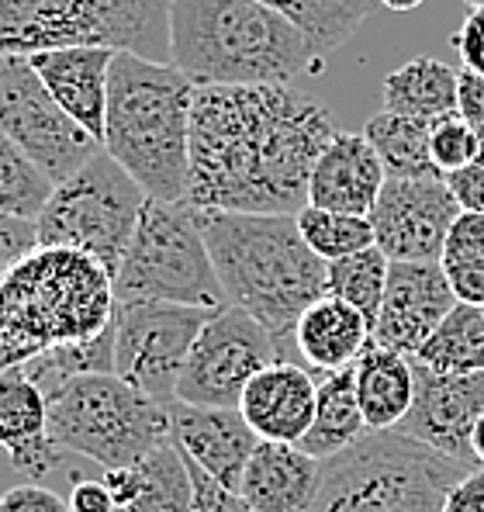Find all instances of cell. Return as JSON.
<instances>
[{"instance_id":"cell-1","label":"cell","mask_w":484,"mask_h":512,"mask_svg":"<svg viewBox=\"0 0 484 512\" xmlns=\"http://www.w3.org/2000/svg\"><path fill=\"white\" fill-rule=\"evenodd\" d=\"M332 111L291 84L198 87L187 205L204 212L298 215Z\"/></svg>"},{"instance_id":"cell-2","label":"cell","mask_w":484,"mask_h":512,"mask_svg":"<svg viewBox=\"0 0 484 512\" xmlns=\"http://www.w3.org/2000/svg\"><path fill=\"white\" fill-rule=\"evenodd\" d=\"M198 225L229 305L246 308L287 350L301 312L329 295V263L305 243L298 218L198 208Z\"/></svg>"},{"instance_id":"cell-3","label":"cell","mask_w":484,"mask_h":512,"mask_svg":"<svg viewBox=\"0 0 484 512\" xmlns=\"http://www.w3.org/2000/svg\"><path fill=\"white\" fill-rule=\"evenodd\" d=\"M319 59L312 39L260 0L170 4V66L194 87L291 84Z\"/></svg>"},{"instance_id":"cell-4","label":"cell","mask_w":484,"mask_h":512,"mask_svg":"<svg viewBox=\"0 0 484 512\" xmlns=\"http://www.w3.org/2000/svg\"><path fill=\"white\" fill-rule=\"evenodd\" d=\"M194 90L177 66L115 52L101 146L156 201H187Z\"/></svg>"},{"instance_id":"cell-5","label":"cell","mask_w":484,"mask_h":512,"mask_svg":"<svg viewBox=\"0 0 484 512\" xmlns=\"http://www.w3.org/2000/svg\"><path fill=\"white\" fill-rule=\"evenodd\" d=\"M118 315L115 277L101 260L63 246H39L0 281V336L39 357L52 346L87 343Z\"/></svg>"},{"instance_id":"cell-6","label":"cell","mask_w":484,"mask_h":512,"mask_svg":"<svg viewBox=\"0 0 484 512\" xmlns=\"http://www.w3.org/2000/svg\"><path fill=\"white\" fill-rule=\"evenodd\" d=\"M474 468L388 429L322 461V488L305 512H440L443 499Z\"/></svg>"},{"instance_id":"cell-7","label":"cell","mask_w":484,"mask_h":512,"mask_svg":"<svg viewBox=\"0 0 484 512\" xmlns=\"http://www.w3.org/2000/svg\"><path fill=\"white\" fill-rule=\"evenodd\" d=\"M173 0H0V56L108 45L170 63Z\"/></svg>"},{"instance_id":"cell-8","label":"cell","mask_w":484,"mask_h":512,"mask_svg":"<svg viewBox=\"0 0 484 512\" xmlns=\"http://www.w3.org/2000/svg\"><path fill=\"white\" fill-rule=\"evenodd\" d=\"M49 440L108 468H135L170 440V409L118 374H80L49 395Z\"/></svg>"},{"instance_id":"cell-9","label":"cell","mask_w":484,"mask_h":512,"mask_svg":"<svg viewBox=\"0 0 484 512\" xmlns=\"http://www.w3.org/2000/svg\"><path fill=\"white\" fill-rule=\"evenodd\" d=\"M118 301H170L225 308L229 298L201 236L198 208L187 201L146 198L135 236L115 274Z\"/></svg>"},{"instance_id":"cell-10","label":"cell","mask_w":484,"mask_h":512,"mask_svg":"<svg viewBox=\"0 0 484 512\" xmlns=\"http://www.w3.org/2000/svg\"><path fill=\"white\" fill-rule=\"evenodd\" d=\"M149 194L111 153H97L73 177L59 180L49 205L35 218L39 246L90 253L115 277Z\"/></svg>"},{"instance_id":"cell-11","label":"cell","mask_w":484,"mask_h":512,"mask_svg":"<svg viewBox=\"0 0 484 512\" xmlns=\"http://www.w3.org/2000/svg\"><path fill=\"white\" fill-rule=\"evenodd\" d=\"M0 132L52 184L73 177L104 149L87 128L59 108L28 56H0Z\"/></svg>"},{"instance_id":"cell-12","label":"cell","mask_w":484,"mask_h":512,"mask_svg":"<svg viewBox=\"0 0 484 512\" xmlns=\"http://www.w3.org/2000/svg\"><path fill=\"white\" fill-rule=\"evenodd\" d=\"M215 312L170 301H118L115 374L170 409L191 346Z\"/></svg>"},{"instance_id":"cell-13","label":"cell","mask_w":484,"mask_h":512,"mask_svg":"<svg viewBox=\"0 0 484 512\" xmlns=\"http://www.w3.org/2000/svg\"><path fill=\"white\" fill-rule=\"evenodd\" d=\"M287 360V350L246 308L225 305L204 322L177 384V402L239 409L246 384L263 367Z\"/></svg>"},{"instance_id":"cell-14","label":"cell","mask_w":484,"mask_h":512,"mask_svg":"<svg viewBox=\"0 0 484 512\" xmlns=\"http://www.w3.org/2000/svg\"><path fill=\"white\" fill-rule=\"evenodd\" d=\"M464 208L443 173L433 177H388L370 208L374 246L388 260H440L453 218Z\"/></svg>"},{"instance_id":"cell-15","label":"cell","mask_w":484,"mask_h":512,"mask_svg":"<svg viewBox=\"0 0 484 512\" xmlns=\"http://www.w3.org/2000/svg\"><path fill=\"white\" fill-rule=\"evenodd\" d=\"M415 360V357H412ZM484 412V374H440L415 360V402L398 433L440 450L450 461L481 471L471 450L474 423Z\"/></svg>"},{"instance_id":"cell-16","label":"cell","mask_w":484,"mask_h":512,"mask_svg":"<svg viewBox=\"0 0 484 512\" xmlns=\"http://www.w3.org/2000/svg\"><path fill=\"white\" fill-rule=\"evenodd\" d=\"M457 295L440 260H391L388 288L374 322V343L415 357L436 326L453 312Z\"/></svg>"},{"instance_id":"cell-17","label":"cell","mask_w":484,"mask_h":512,"mask_svg":"<svg viewBox=\"0 0 484 512\" xmlns=\"http://www.w3.org/2000/svg\"><path fill=\"white\" fill-rule=\"evenodd\" d=\"M170 436L187 461H194L204 474L236 488L260 436L242 419L239 409H215V405H170Z\"/></svg>"},{"instance_id":"cell-18","label":"cell","mask_w":484,"mask_h":512,"mask_svg":"<svg viewBox=\"0 0 484 512\" xmlns=\"http://www.w3.org/2000/svg\"><path fill=\"white\" fill-rule=\"evenodd\" d=\"M39 80L49 87L56 104L87 128L97 142H104V118H108V87L115 49L108 45H66L28 56Z\"/></svg>"},{"instance_id":"cell-19","label":"cell","mask_w":484,"mask_h":512,"mask_svg":"<svg viewBox=\"0 0 484 512\" xmlns=\"http://www.w3.org/2000/svg\"><path fill=\"white\" fill-rule=\"evenodd\" d=\"M319 378L305 364L277 360L246 384L239 412L260 440L301 443L315 419Z\"/></svg>"},{"instance_id":"cell-20","label":"cell","mask_w":484,"mask_h":512,"mask_svg":"<svg viewBox=\"0 0 484 512\" xmlns=\"http://www.w3.org/2000/svg\"><path fill=\"white\" fill-rule=\"evenodd\" d=\"M388 170L367 142V135L336 132L322 146L308 177V205L346 215H370Z\"/></svg>"},{"instance_id":"cell-21","label":"cell","mask_w":484,"mask_h":512,"mask_svg":"<svg viewBox=\"0 0 484 512\" xmlns=\"http://www.w3.org/2000/svg\"><path fill=\"white\" fill-rule=\"evenodd\" d=\"M0 450L25 478H45L63 457L49 440V398L25 367L0 374Z\"/></svg>"},{"instance_id":"cell-22","label":"cell","mask_w":484,"mask_h":512,"mask_svg":"<svg viewBox=\"0 0 484 512\" xmlns=\"http://www.w3.org/2000/svg\"><path fill=\"white\" fill-rule=\"evenodd\" d=\"M322 488V461L298 443L260 440L239 481V495L256 512H305Z\"/></svg>"},{"instance_id":"cell-23","label":"cell","mask_w":484,"mask_h":512,"mask_svg":"<svg viewBox=\"0 0 484 512\" xmlns=\"http://www.w3.org/2000/svg\"><path fill=\"white\" fill-rule=\"evenodd\" d=\"M370 340H374V329L357 308L339 301L336 295H322L301 312L291 333V350L315 378H325V374L357 364Z\"/></svg>"},{"instance_id":"cell-24","label":"cell","mask_w":484,"mask_h":512,"mask_svg":"<svg viewBox=\"0 0 484 512\" xmlns=\"http://www.w3.org/2000/svg\"><path fill=\"white\" fill-rule=\"evenodd\" d=\"M357 378V398L370 433L398 429L415 402V360L388 346L370 340L360 360L353 364Z\"/></svg>"},{"instance_id":"cell-25","label":"cell","mask_w":484,"mask_h":512,"mask_svg":"<svg viewBox=\"0 0 484 512\" xmlns=\"http://www.w3.org/2000/svg\"><path fill=\"white\" fill-rule=\"evenodd\" d=\"M367 433H370V426L360 409L353 367H343V371L319 378L312 429H308L298 447L305 450V454H312L315 461H332L336 454L350 450L353 443H360Z\"/></svg>"},{"instance_id":"cell-26","label":"cell","mask_w":484,"mask_h":512,"mask_svg":"<svg viewBox=\"0 0 484 512\" xmlns=\"http://www.w3.org/2000/svg\"><path fill=\"white\" fill-rule=\"evenodd\" d=\"M384 111L436 122L457 111V73L433 56H415L384 77Z\"/></svg>"},{"instance_id":"cell-27","label":"cell","mask_w":484,"mask_h":512,"mask_svg":"<svg viewBox=\"0 0 484 512\" xmlns=\"http://www.w3.org/2000/svg\"><path fill=\"white\" fill-rule=\"evenodd\" d=\"M415 360L440 374H484V312L457 301L453 312L422 343Z\"/></svg>"},{"instance_id":"cell-28","label":"cell","mask_w":484,"mask_h":512,"mask_svg":"<svg viewBox=\"0 0 484 512\" xmlns=\"http://www.w3.org/2000/svg\"><path fill=\"white\" fill-rule=\"evenodd\" d=\"M429 132H433V122L405 118L395 111H377L363 128L388 177H433V173H440L433 153H429Z\"/></svg>"},{"instance_id":"cell-29","label":"cell","mask_w":484,"mask_h":512,"mask_svg":"<svg viewBox=\"0 0 484 512\" xmlns=\"http://www.w3.org/2000/svg\"><path fill=\"white\" fill-rule=\"evenodd\" d=\"M139 495L125 512H194V478L184 450L163 440L146 461L135 464Z\"/></svg>"},{"instance_id":"cell-30","label":"cell","mask_w":484,"mask_h":512,"mask_svg":"<svg viewBox=\"0 0 484 512\" xmlns=\"http://www.w3.org/2000/svg\"><path fill=\"white\" fill-rule=\"evenodd\" d=\"M260 4L287 14L325 59L343 42H350V35L367 21L374 0H260Z\"/></svg>"},{"instance_id":"cell-31","label":"cell","mask_w":484,"mask_h":512,"mask_svg":"<svg viewBox=\"0 0 484 512\" xmlns=\"http://www.w3.org/2000/svg\"><path fill=\"white\" fill-rule=\"evenodd\" d=\"M388 270L391 260L384 256L381 246H370L353 256L329 263V295H336L339 301L353 305L363 319L374 329L377 312H381L384 288H388Z\"/></svg>"},{"instance_id":"cell-32","label":"cell","mask_w":484,"mask_h":512,"mask_svg":"<svg viewBox=\"0 0 484 512\" xmlns=\"http://www.w3.org/2000/svg\"><path fill=\"white\" fill-rule=\"evenodd\" d=\"M52 191H56V184L0 132V215L35 222L42 208L49 205Z\"/></svg>"},{"instance_id":"cell-33","label":"cell","mask_w":484,"mask_h":512,"mask_svg":"<svg viewBox=\"0 0 484 512\" xmlns=\"http://www.w3.org/2000/svg\"><path fill=\"white\" fill-rule=\"evenodd\" d=\"M294 218H298V229L305 236V243L325 263L343 260V256H353L374 246V229H370V218L363 215H346V212L305 205Z\"/></svg>"},{"instance_id":"cell-34","label":"cell","mask_w":484,"mask_h":512,"mask_svg":"<svg viewBox=\"0 0 484 512\" xmlns=\"http://www.w3.org/2000/svg\"><path fill=\"white\" fill-rule=\"evenodd\" d=\"M429 153H433V163L443 177L471 167L474 156H478V128L464 122L457 111L436 118L433 132H429Z\"/></svg>"},{"instance_id":"cell-35","label":"cell","mask_w":484,"mask_h":512,"mask_svg":"<svg viewBox=\"0 0 484 512\" xmlns=\"http://www.w3.org/2000/svg\"><path fill=\"white\" fill-rule=\"evenodd\" d=\"M32 250H39V232L35 222L14 215H0V281L11 274L18 260H25Z\"/></svg>"},{"instance_id":"cell-36","label":"cell","mask_w":484,"mask_h":512,"mask_svg":"<svg viewBox=\"0 0 484 512\" xmlns=\"http://www.w3.org/2000/svg\"><path fill=\"white\" fill-rule=\"evenodd\" d=\"M187 464H191V478H194V512H256L236 488H225L222 481L204 474L194 461Z\"/></svg>"},{"instance_id":"cell-37","label":"cell","mask_w":484,"mask_h":512,"mask_svg":"<svg viewBox=\"0 0 484 512\" xmlns=\"http://www.w3.org/2000/svg\"><path fill=\"white\" fill-rule=\"evenodd\" d=\"M467 256H484V215L481 212H460L453 218L440 260H467Z\"/></svg>"},{"instance_id":"cell-38","label":"cell","mask_w":484,"mask_h":512,"mask_svg":"<svg viewBox=\"0 0 484 512\" xmlns=\"http://www.w3.org/2000/svg\"><path fill=\"white\" fill-rule=\"evenodd\" d=\"M453 295L464 305H484V256H467V260H440Z\"/></svg>"},{"instance_id":"cell-39","label":"cell","mask_w":484,"mask_h":512,"mask_svg":"<svg viewBox=\"0 0 484 512\" xmlns=\"http://www.w3.org/2000/svg\"><path fill=\"white\" fill-rule=\"evenodd\" d=\"M0 512H73V509L59 492L35 485V481H25V485H14L11 492L0 495Z\"/></svg>"},{"instance_id":"cell-40","label":"cell","mask_w":484,"mask_h":512,"mask_svg":"<svg viewBox=\"0 0 484 512\" xmlns=\"http://www.w3.org/2000/svg\"><path fill=\"white\" fill-rule=\"evenodd\" d=\"M450 45L457 49L464 70H474L484 77V7H471L464 25L450 35Z\"/></svg>"},{"instance_id":"cell-41","label":"cell","mask_w":484,"mask_h":512,"mask_svg":"<svg viewBox=\"0 0 484 512\" xmlns=\"http://www.w3.org/2000/svg\"><path fill=\"white\" fill-rule=\"evenodd\" d=\"M457 115L474 128H484V77L474 70L457 73Z\"/></svg>"},{"instance_id":"cell-42","label":"cell","mask_w":484,"mask_h":512,"mask_svg":"<svg viewBox=\"0 0 484 512\" xmlns=\"http://www.w3.org/2000/svg\"><path fill=\"white\" fill-rule=\"evenodd\" d=\"M446 184H450L453 198L460 201L464 212H481L484 215V167L471 163V167L446 173Z\"/></svg>"},{"instance_id":"cell-43","label":"cell","mask_w":484,"mask_h":512,"mask_svg":"<svg viewBox=\"0 0 484 512\" xmlns=\"http://www.w3.org/2000/svg\"><path fill=\"white\" fill-rule=\"evenodd\" d=\"M440 512H484V471H471L446 492Z\"/></svg>"},{"instance_id":"cell-44","label":"cell","mask_w":484,"mask_h":512,"mask_svg":"<svg viewBox=\"0 0 484 512\" xmlns=\"http://www.w3.org/2000/svg\"><path fill=\"white\" fill-rule=\"evenodd\" d=\"M70 509L73 512H115V499H111L108 485L104 481H90V478H77L70 488Z\"/></svg>"},{"instance_id":"cell-45","label":"cell","mask_w":484,"mask_h":512,"mask_svg":"<svg viewBox=\"0 0 484 512\" xmlns=\"http://www.w3.org/2000/svg\"><path fill=\"white\" fill-rule=\"evenodd\" d=\"M101 481L108 485L111 499H115V506L121 512L132 506L135 495H139V474H135V468H108Z\"/></svg>"},{"instance_id":"cell-46","label":"cell","mask_w":484,"mask_h":512,"mask_svg":"<svg viewBox=\"0 0 484 512\" xmlns=\"http://www.w3.org/2000/svg\"><path fill=\"white\" fill-rule=\"evenodd\" d=\"M28 353L21 350V346H14L7 336H0V374L4 371H11V367H21V364H28Z\"/></svg>"},{"instance_id":"cell-47","label":"cell","mask_w":484,"mask_h":512,"mask_svg":"<svg viewBox=\"0 0 484 512\" xmlns=\"http://www.w3.org/2000/svg\"><path fill=\"white\" fill-rule=\"evenodd\" d=\"M471 450H474V457H478V464L484 468V412H481L478 423H474V433H471Z\"/></svg>"},{"instance_id":"cell-48","label":"cell","mask_w":484,"mask_h":512,"mask_svg":"<svg viewBox=\"0 0 484 512\" xmlns=\"http://www.w3.org/2000/svg\"><path fill=\"white\" fill-rule=\"evenodd\" d=\"M388 11H415V7H422L426 0H381Z\"/></svg>"},{"instance_id":"cell-49","label":"cell","mask_w":484,"mask_h":512,"mask_svg":"<svg viewBox=\"0 0 484 512\" xmlns=\"http://www.w3.org/2000/svg\"><path fill=\"white\" fill-rule=\"evenodd\" d=\"M474 163L484 167V128H478V156H474Z\"/></svg>"},{"instance_id":"cell-50","label":"cell","mask_w":484,"mask_h":512,"mask_svg":"<svg viewBox=\"0 0 484 512\" xmlns=\"http://www.w3.org/2000/svg\"><path fill=\"white\" fill-rule=\"evenodd\" d=\"M464 4H471V7H484V0H464Z\"/></svg>"},{"instance_id":"cell-51","label":"cell","mask_w":484,"mask_h":512,"mask_svg":"<svg viewBox=\"0 0 484 512\" xmlns=\"http://www.w3.org/2000/svg\"><path fill=\"white\" fill-rule=\"evenodd\" d=\"M481 312H484V305H481Z\"/></svg>"}]
</instances>
